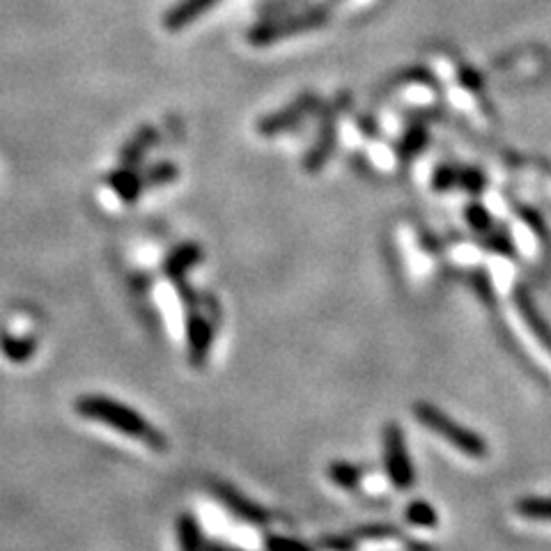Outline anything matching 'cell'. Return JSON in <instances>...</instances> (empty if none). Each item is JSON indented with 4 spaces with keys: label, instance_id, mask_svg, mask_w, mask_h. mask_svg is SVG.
Returning <instances> with one entry per match:
<instances>
[{
    "label": "cell",
    "instance_id": "obj_1",
    "mask_svg": "<svg viewBox=\"0 0 551 551\" xmlns=\"http://www.w3.org/2000/svg\"><path fill=\"white\" fill-rule=\"evenodd\" d=\"M76 411H79L81 416L90 418V421H97L115 432L138 439L147 448H154V450L166 448L164 437H161V434L154 430L145 418L138 416L134 409L122 407L120 402L99 398V395H88V398H81L76 402Z\"/></svg>",
    "mask_w": 551,
    "mask_h": 551
},
{
    "label": "cell",
    "instance_id": "obj_2",
    "mask_svg": "<svg viewBox=\"0 0 551 551\" xmlns=\"http://www.w3.org/2000/svg\"><path fill=\"white\" fill-rule=\"evenodd\" d=\"M411 414H414L416 421L421 423L425 430L446 439L450 446L457 448L464 455L473 457V460H483V457L490 455V444H487L483 434H478L476 430L455 421L453 416L446 414L444 409H439L434 402L416 400L414 405H411Z\"/></svg>",
    "mask_w": 551,
    "mask_h": 551
},
{
    "label": "cell",
    "instance_id": "obj_3",
    "mask_svg": "<svg viewBox=\"0 0 551 551\" xmlns=\"http://www.w3.org/2000/svg\"><path fill=\"white\" fill-rule=\"evenodd\" d=\"M382 448H384V469L391 485L398 492H409L416 485V469L411 462L407 446V434L400 423L388 421L382 428Z\"/></svg>",
    "mask_w": 551,
    "mask_h": 551
},
{
    "label": "cell",
    "instance_id": "obj_4",
    "mask_svg": "<svg viewBox=\"0 0 551 551\" xmlns=\"http://www.w3.org/2000/svg\"><path fill=\"white\" fill-rule=\"evenodd\" d=\"M512 304L517 306L519 317H522L526 329L531 331V336L538 340L540 347L545 349L547 354H551V324L547 322V317L542 315L538 301L533 299L531 290L524 283H517L512 287Z\"/></svg>",
    "mask_w": 551,
    "mask_h": 551
},
{
    "label": "cell",
    "instance_id": "obj_5",
    "mask_svg": "<svg viewBox=\"0 0 551 551\" xmlns=\"http://www.w3.org/2000/svg\"><path fill=\"white\" fill-rule=\"evenodd\" d=\"M476 244L480 248H485V251L503 255V258H508V260H515L519 255L515 239H512L506 225H494L492 230L483 232V235H476Z\"/></svg>",
    "mask_w": 551,
    "mask_h": 551
},
{
    "label": "cell",
    "instance_id": "obj_6",
    "mask_svg": "<svg viewBox=\"0 0 551 551\" xmlns=\"http://www.w3.org/2000/svg\"><path fill=\"white\" fill-rule=\"evenodd\" d=\"M327 478L331 480L333 485L340 487V490L354 492V490H359V487H361L363 478H366V473H363V467H359V464L336 460L327 467Z\"/></svg>",
    "mask_w": 551,
    "mask_h": 551
},
{
    "label": "cell",
    "instance_id": "obj_7",
    "mask_svg": "<svg viewBox=\"0 0 551 551\" xmlns=\"http://www.w3.org/2000/svg\"><path fill=\"white\" fill-rule=\"evenodd\" d=\"M214 3H216V0H184V3H180L168 12L166 26L173 28V30L189 26L191 21H196L198 14L207 12Z\"/></svg>",
    "mask_w": 551,
    "mask_h": 551
},
{
    "label": "cell",
    "instance_id": "obj_8",
    "mask_svg": "<svg viewBox=\"0 0 551 551\" xmlns=\"http://www.w3.org/2000/svg\"><path fill=\"white\" fill-rule=\"evenodd\" d=\"M306 111H308V104L304 99V102L294 104L290 108H285V111L271 115V118H267V120H262L260 131H262V134H267V136L278 134V131H285L287 127H292L294 122H299L301 118H304Z\"/></svg>",
    "mask_w": 551,
    "mask_h": 551
},
{
    "label": "cell",
    "instance_id": "obj_9",
    "mask_svg": "<svg viewBox=\"0 0 551 551\" xmlns=\"http://www.w3.org/2000/svg\"><path fill=\"white\" fill-rule=\"evenodd\" d=\"M405 522L414 529H434L439 526V512L432 503L418 499L405 508Z\"/></svg>",
    "mask_w": 551,
    "mask_h": 551
},
{
    "label": "cell",
    "instance_id": "obj_10",
    "mask_svg": "<svg viewBox=\"0 0 551 551\" xmlns=\"http://www.w3.org/2000/svg\"><path fill=\"white\" fill-rule=\"evenodd\" d=\"M515 510L531 522H551V496H524L515 503Z\"/></svg>",
    "mask_w": 551,
    "mask_h": 551
},
{
    "label": "cell",
    "instance_id": "obj_11",
    "mask_svg": "<svg viewBox=\"0 0 551 551\" xmlns=\"http://www.w3.org/2000/svg\"><path fill=\"white\" fill-rule=\"evenodd\" d=\"M517 214H519V219L526 223V228H529L531 232H535V237H538L540 246L545 248L547 253H551V228L547 225V221L542 219V214L538 212V209L526 207V205H517Z\"/></svg>",
    "mask_w": 551,
    "mask_h": 551
},
{
    "label": "cell",
    "instance_id": "obj_12",
    "mask_svg": "<svg viewBox=\"0 0 551 551\" xmlns=\"http://www.w3.org/2000/svg\"><path fill=\"white\" fill-rule=\"evenodd\" d=\"M455 189H464L471 196H480L487 189V177L483 170L471 166H457Z\"/></svg>",
    "mask_w": 551,
    "mask_h": 551
},
{
    "label": "cell",
    "instance_id": "obj_13",
    "mask_svg": "<svg viewBox=\"0 0 551 551\" xmlns=\"http://www.w3.org/2000/svg\"><path fill=\"white\" fill-rule=\"evenodd\" d=\"M352 535L356 540H402L405 542V533H402L395 524H366L354 529Z\"/></svg>",
    "mask_w": 551,
    "mask_h": 551
},
{
    "label": "cell",
    "instance_id": "obj_14",
    "mask_svg": "<svg viewBox=\"0 0 551 551\" xmlns=\"http://www.w3.org/2000/svg\"><path fill=\"white\" fill-rule=\"evenodd\" d=\"M464 221L469 223V228L476 232V235H483V232L494 228V216L490 214V209L480 203H471L464 207Z\"/></svg>",
    "mask_w": 551,
    "mask_h": 551
},
{
    "label": "cell",
    "instance_id": "obj_15",
    "mask_svg": "<svg viewBox=\"0 0 551 551\" xmlns=\"http://www.w3.org/2000/svg\"><path fill=\"white\" fill-rule=\"evenodd\" d=\"M471 285L476 287L478 297L485 301L487 306H494L496 304V290H494V283H492V276L487 269H473L471 276H469Z\"/></svg>",
    "mask_w": 551,
    "mask_h": 551
},
{
    "label": "cell",
    "instance_id": "obj_16",
    "mask_svg": "<svg viewBox=\"0 0 551 551\" xmlns=\"http://www.w3.org/2000/svg\"><path fill=\"white\" fill-rule=\"evenodd\" d=\"M425 143H428V134H425V129L411 131V134L405 136V141H402L400 150H398L400 161H411V159H414L416 154L423 150Z\"/></svg>",
    "mask_w": 551,
    "mask_h": 551
},
{
    "label": "cell",
    "instance_id": "obj_17",
    "mask_svg": "<svg viewBox=\"0 0 551 551\" xmlns=\"http://www.w3.org/2000/svg\"><path fill=\"white\" fill-rule=\"evenodd\" d=\"M320 547L324 551H359V542L352 533L349 535H329V538L320 540Z\"/></svg>",
    "mask_w": 551,
    "mask_h": 551
},
{
    "label": "cell",
    "instance_id": "obj_18",
    "mask_svg": "<svg viewBox=\"0 0 551 551\" xmlns=\"http://www.w3.org/2000/svg\"><path fill=\"white\" fill-rule=\"evenodd\" d=\"M267 549L269 551H315L313 547L304 545V542L285 538V535H271V538H267Z\"/></svg>",
    "mask_w": 551,
    "mask_h": 551
}]
</instances>
